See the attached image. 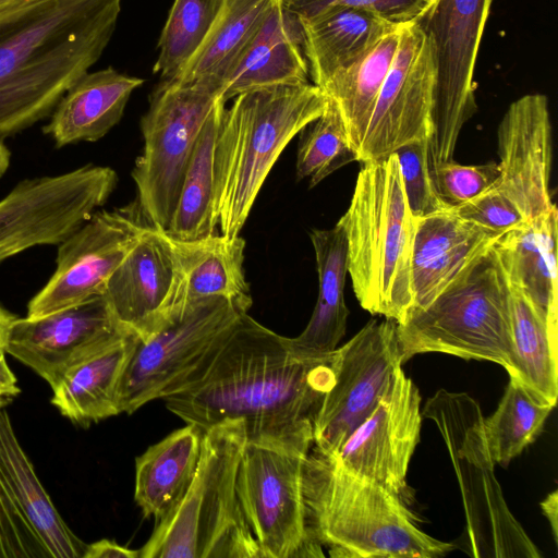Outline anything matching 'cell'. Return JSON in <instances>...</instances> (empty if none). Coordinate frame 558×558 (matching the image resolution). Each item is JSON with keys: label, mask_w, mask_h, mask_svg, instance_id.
<instances>
[{"label": "cell", "mask_w": 558, "mask_h": 558, "mask_svg": "<svg viewBox=\"0 0 558 558\" xmlns=\"http://www.w3.org/2000/svg\"><path fill=\"white\" fill-rule=\"evenodd\" d=\"M15 318L16 317L11 313L0 306V342L4 343L8 330Z\"/></svg>", "instance_id": "cell-45"}, {"label": "cell", "mask_w": 558, "mask_h": 558, "mask_svg": "<svg viewBox=\"0 0 558 558\" xmlns=\"http://www.w3.org/2000/svg\"><path fill=\"white\" fill-rule=\"evenodd\" d=\"M427 2L428 0H283L286 9L299 21L308 20L326 9L340 7L367 11L393 24L413 21Z\"/></svg>", "instance_id": "cell-40"}, {"label": "cell", "mask_w": 558, "mask_h": 558, "mask_svg": "<svg viewBox=\"0 0 558 558\" xmlns=\"http://www.w3.org/2000/svg\"><path fill=\"white\" fill-rule=\"evenodd\" d=\"M558 211L502 233L493 243L511 286L519 289L557 335Z\"/></svg>", "instance_id": "cell-25"}, {"label": "cell", "mask_w": 558, "mask_h": 558, "mask_svg": "<svg viewBox=\"0 0 558 558\" xmlns=\"http://www.w3.org/2000/svg\"><path fill=\"white\" fill-rule=\"evenodd\" d=\"M86 546L56 509L0 408V557L83 558Z\"/></svg>", "instance_id": "cell-16"}, {"label": "cell", "mask_w": 558, "mask_h": 558, "mask_svg": "<svg viewBox=\"0 0 558 558\" xmlns=\"http://www.w3.org/2000/svg\"><path fill=\"white\" fill-rule=\"evenodd\" d=\"M395 154L409 209L414 219L451 209L439 196L434 184L428 159V138L409 142Z\"/></svg>", "instance_id": "cell-38"}, {"label": "cell", "mask_w": 558, "mask_h": 558, "mask_svg": "<svg viewBox=\"0 0 558 558\" xmlns=\"http://www.w3.org/2000/svg\"><path fill=\"white\" fill-rule=\"evenodd\" d=\"M349 208L338 220L348 246V274L360 305L401 324L412 308V216L397 155L362 163Z\"/></svg>", "instance_id": "cell-5"}, {"label": "cell", "mask_w": 558, "mask_h": 558, "mask_svg": "<svg viewBox=\"0 0 558 558\" xmlns=\"http://www.w3.org/2000/svg\"><path fill=\"white\" fill-rule=\"evenodd\" d=\"M307 453L246 441L236 495L262 558L324 557L305 523L302 469Z\"/></svg>", "instance_id": "cell-12"}, {"label": "cell", "mask_w": 558, "mask_h": 558, "mask_svg": "<svg viewBox=\"0 0 558 558\" xmlns=\"http://www.w3.org/2000/svg\"><path fill=\"white\" fill-rule=\"evenodd\" d=\"M333 380L335 351L303 353L291 338L247 312L205 373L162 400L185 423L207 429L241 420L247 441L307 453L315 417Z\"/></svg>", "instance_id": "cell-1"}, {"label": "cell", "mask_w": 558, "mask_h": 558, "mask_svg": "<svg viewBox=\"0 0 558 558\" xmlns=\"http://www.w3.org/2000/svg\"><path fill=\"white\" fill-rule=\"evenodd\" d=\"M129 335L101 294L39 318H15L4 350L52 389L70 368Z\"/></svg>", "instance_id": "cell-18"}, {"label": "cell", "mask_w": 558, "mask_h": 558, "mask_svg": "<svg viewBox=\"0 0 558 558\" xmlns=\"http://www.w3.org/2000/svg\"><path fill=\"white\" fill-rule=\"evenodd\" d=\"M279 1L221 0L216 21L202 47L178 76L165 82L187 84L206 80L221 87L229 69Z\"/></svg>", "instance_id": "cell-31"}, {"label": "cell", "mask_w": 558, "mask_h": 558, "mask_svg": "<svg viewBox=\"0 0 558 558\" xmlns=\"http://www.w3.org/2000/svg\"><path fill=\"white\" fill-rule=\"evenodd\" d=\"M244 422L205 429L196 474L181 501L138 549L140 558H262L236 495Z\"/></svg>", "instance_id": "cell-6"}, {"label": "cell", "mask_w": 558, "mask_h": 558, "mask_svg": "<svg viewBox=\"0 0 558 558\" xmlns=\"http://www.w3.org/2000/svg\"><path fill=\"white\" fill-rule=\"evenodd\" d=\"M173 278L174 263L167 235L146 222L109 278L104 296L118 323L143 341L167 322Z\"/></svg>", "instance_id": "cell-21"}, {"label": "cell", "mask_w": 558, "mask_h": 558, "mask_svg": "<svg viewBox=\"0 0 558 558\" xmlns=\"http://www.w3.org/2000/svg\"><path fill=\"white\" fill-rule=\"evenodd\" d=\"M326 105V95L311 82L233 98L223 111L214 154V219L221 234L240 235L280 154Z\"/></svg>", "instance_id": "cell-4"}, {"label": "cell", "mask_w": 558, "mask_h": 558, "mask_svg": "<svg viewBox=\"0 0 558 558\" xmlns=\"http://www.w3.org/2000/svg\"><path fill=\"white\" fill-rule=\"evenodd\" d=\"M4 355V343L0 342V408L10 403L21 391Z\"/></svg>", "instance_id": "cell-43"}, {"label": "cell", "mask_w": 558, "mask_h": 558, "mask_svg": "<svg viewBox=\"0 0 558 558\" xmlns=\"http://www.w3.org/2000/svg\"><path fill=\"white\" fill-rule=\"evenodd\" d=\"M422 417L420 392L400 367L372 413L336 450L323 453L401 496Z\"/></svg>", "instance_id": "cell-19"}, {"label": "cell", "mask_w": 558, "mask_h": 558, "mask_svg": "<svg viewBox=\"0 0 558 558\" xmlns=\"http://www.w3.org/2000/svg\"><path fill=\"white\" fill-rule=\"evenodd\" d=\"M403 362L438 352L464 360L490 361L517 378L510 284L492 244L427 306L397 324Z\"/></svg>", "instance_id": "cell-7"}, {"label": "cell", "mask_w": 558, "mask_h": 558, "mask_svg": "<svg viewBox=\"0 0 558 558\" xmlns=\"http://www.w3.org/2000/svg\"><path fill=\"white\" fill-rule=\"evenodd\" d=\"M122 0H35L0 14V141L50 116L98 61Z\"/></svg>", "instance_id": "cell-2"}, {"label": "cell", "mask_w": 558, "mask_h": 558, "mask_svg": "<svg viewBox=\"0 0 558 558\" xmlns=\"http://www.w3.org/2000/svg\"><path fill=\"white\" fill-rule=\"evenodd\" d=\"M318 274V296L304 330L291 338L303 353L325 355L333 352L345 332L349 310L344 302L348 275V246L343 228L314 229L310 233Z\"/></svg>", "instance_id": "cell-29"}, {"label": "cell", "mask_w": 558, "mask_h": 558, "mask_svg": "<svg viewBox=\"0 0 558 558\" xmlns=\"http://www.w3.org/2000/svg\"><path fill=\"white\" fill-rule=\"evenodd\" d=\"M493 1L428 0L412 21L429 39L436 69L430 170L453 159L459 134L477 111L474 70Z\"/></svg>", "instance_id": "cell-11"}, {"label": "cell", "mask_w": 558, "mask_h": 558, "mask_svg": "<svg viewBox=\"0 0 558 558\" xmlns=\"http://www.w3.org/2000/svg\"><path fill=\"white\" fill-rule=\"evenodd\" d=\"M510 304L517 379L539 399L555 405L558 398L557 335L524 294L511 284Z\"/></svg>", "instance_id": "cell-34"}, {"label": "cell", "mask_w": 558, "mask_h": 558, "mask_svg": "<svg viewBox=\"0 0 558 558\" xmlns=\"http://www.w3.org/2000/svg\"><path fill=\"white\" fill-rule=\"evenodd\" d=\"M204 433L186 423L136 458L134 500L145 518L159 522L184 497L196 474Z\"/></svg>", "instance_id": "cell-28"}, {"label": "cell", "mask_w": 558, "mask_h": 558, "mask_svg": "<svg viewBox=\"0 0 558 558\" xmlns=\"http://www.w3.org/2000/svg\"><path fill=\"white\" fill-rule=\"evenodd\" d=\"M422 416L439 430L458 478L465 527L456 547L476 558H539L495 475L480 404L465 392L440 389L426 401Z\"/></svg>", "instance_id": "cell-8"}, {"label": "cell", "mask_w": 558, "mask_h": 558, "mask_svg": "<svg viewBox=\"0 0 558 558\" xmlns=\"http://www.w3.org/2000/svg\"><path fill=\"white\" fill-rule=\"evenodd\" d=\"M498 236L461 218L452 208L417 219L411 262L413 304L410 312L427 306Z\"/></svg>", "instance_id": "cell-23"}, {"label": "cell", "mask_w": 558, "mask_h": 558, "mask_svg": "<svg viewBox=\"0 0 558 558\" xmlns=\"http://www.w3.org/2000/svg\"><path fill=\"white\" fill-rule=\"evenodd\" d=\"M83 558H140V551L114 541L100 539L86 546Z\"/></svg>", "instance_id": "cell-42"}, {"label": "cell", "mask_w": 558, "mask_h": 558, "mask_svg": "<svg viewBox=\"0 0 558 558\" xmlns=\"http://www.w3.org/2000/svg\"><path fill=\"white\" fill-rule=\"evenodd\" d=\"M401 25L386 34L364 57L336 74L322 88L337 106L356 155L397 53Z\"/></svg>", "instance_id": "cell-32"}, {"label": "cell", "mask_w": 558, "mask_h": 558, "mask_svg": "<svg viewBox=\"0 0 558 558\" xmlns=\"http://www.w3.org/2000/svg\"><path fill=\"white\" fill-rule=\"evenodd\" d=\"M352 161H357V155L337 106L327 98L323 113L300 132L296 178L307 179L314 187Z\"/></svg>", "instance_id": "cell-37"}, {"label": "cell", "mask_w": 558, "mask_h": 558, "mask_svg": "<svg viewBox=\"0 0 558 558\" xmlns=\"http://www.w3.org/2000/svg\"><path fill=\"white\" fill-rule=\"evenodd\" d=\"M11 153L9 148L0 141V178L7 172L10 166Z\"/></svg>", "instance_id": "cell-46"}, {"label": "cell", "mask_w": 558, "mask_h": 558, "mask_svg": "<svg viewBox=\"0 0 558 558\" xmlns=\"http://www.w3.org/2000/svg\"><path fill=\"white\" fill-rule=\"evenodd\" d=\"M439 196L450 207L464 204L489 189L499 177L498 162L464 166L453 159L430 170Z\"/></svg>", "instance_id": "cell-39"}, {"label": "cell", "mask_w": 558, "mask_h": 558, "mask_svg": "<svg viewBox=\"0 0 558 558\" xmlns=\"http://www.w3.org/2000/svg\"><path fill=\"white\" fill-rule=\"evenodd\" d=\"M226 109L221 98L206 120L187 163L177 206L166 231L170 238L191 241L217 233L214 219V154Z\"/></svg>", "instance_id": "cell-33"}, {"label": "cell", "mask_w": 558, "mask_h": 558, "mask_svg": "<svg viewBox=\"0 0 558 558\" xmlns=\"http://www.w3.org/2000/svg\"><path fill=\"white\" fill-rule=\"evenodd\" d=\"M137 340L129 335L70 368L52 388L51 403L81 425L120 414L119 383Z\"/></svg>", "instance_id": "cell-30"}, {"label": "cell", "mask_w": 558, "mask_h": 558, "mask_svg": "<svg viewBox=\"0 0 558 558\" xmlns=\"http://www.w3.org/2000/svg\"><path fill=\"white\" fill-rule=\"evenodd\" d=\"M403 363L397 322L371 319L335 350V380L313 424L312 448L336 450L372 413Z\"/></svg>", "instance_id": "cell-14"}, {"label": "cell", "mask_w": 558, "mask_h": 558, "mask_svg": "<svg viewBox=\"0 0 558 558\" xmlns=\"http://www.w3.org/2000/svg\"><path fill=\"white\" fill-rule=\"evenodd\" d=\"M499 177L489 187L529 221L554 208L553 133L548 99L527 94L506 110L497 129Z\"/></svg>", "instance_id": "cell-20"}, {"label": "cell", "mask_w": 558, "mask_h": 558, "mask_svg": "<svg viewBox=\"0 0 558 558\" xmlns=\"http://www.w3.org/2000/svg\"><path fill=\"white\" fill-rule=\"evenodd\" d=\"M461 218L495 234L502 233L527 221L519 209L492 189L475 198L452 207Z\"/></svg>", "instance_id": "cell-41"}, {"label": "cell", "mask_w": 558, "mask_h": 558, "mask_svg": "<svg viewBox=\"0 0 558 558\" xmlns=\"http://www.w3.org/2000/svg\"><path fill=\"white\" fill-rule=\"evenodd\" d=\"M143 83L111 66L87 72L58 102L43 132L56 147L96 142L119 123L130 96Z\"/></svg>", "instance_id": "cell-26"}, {"label": "cell", "mask_w": 558, "mask_h": 558, "mask_svg": "<svg viewBox=\"0 0 558 558\" xmlns=\"http://www.w3.org/2000/svg\"><path fill=\"white\" fill-rule=\"evenodd\" d=\"M243 313L223 298H205L170 317L146 340L138 339L119 383V412L131 414L197 380Z\"/></svg>", "instance_id": "cell-10"}, {"label": "cell", "mask_w": 558, "mask_h": 558, "mask_svg": "<svg viewBox=\"0 0 558 558\" xmlns=\"http://www.w3.org/2000/svg\"><path fill=\"white\" fill-rule=\"evenodd\" d=\"M435 85L429 39L412 21L402 24L397 53L378 94L357 161H378L409 142L428 138Z\"/></svg>", "instance_id": "cell-17"}, {"label": "cell", "mask_w": 558, "mask_h": 558, "mask_svg": "<svg viewBox=\"0 0 558 558\" xmlns=\"http://www.w3.org/2000/svg\"><path fill=\"white\" fill-rule=\"evenodd\" d=\"M308 82L302 26L281 0L229 69L221 88L227 102L245 92Z\"/></svg>", "instance_id": "cell-24"}, {"label": "cell", "mask_w": 558, "mask_h": 558, "mask_svg": "<svg viewBox=\"0 0 558 558\" xmlns=\"http://www.w3.org/2000/svg\"><path fill=\"white\" fill-rule=\"evenodd\" d=\"M166 235L174 263L167 320L189 304L210 296L223 298L248 312L253 301L244 272L245 241L240 235L215 233L191 241Z\"/></svg>", "instance_id": "cell-22"}, {"label": "cell", "mask_w": 558, "mask_h": 558, "mask_svg": "<svg viewBox=\"0 0 558 558\" xmlns=\"http://www.w3.org/2000/svg\"><path fill=\"white\" fill-rule=\"evenodd\" d=\"M312 83L320 89L398 25L371 12L329 8L300 21Z\"/></svg>", "instance_id": "cell-27"}, {"label": "cell", "mask_w": 558, "mask_h": 558, "mask_svg": "<svg viewBox=\"0 0 558 558\" xmlns=\"http://www.w3.org/2000/svg\"><path fill=\"white\" fill-rule=\"evenodd\" d=\"M221 98V87L206 80L160 81L150 95L141 119L144 147L132 179L142 215L157 230L169 226L196 140Z\"/></svg>", "instance_id": "cell-9"}, {"label": "cell", "mask_w": 558, "mask_h": 558, "mask_svg": "<svg viewBox=\"0 0 558 558\" xmlns=\"http://www.w3.org/2000/svg\"><path fill=\"white\" fill-rule=\"evenodd\" d=\"M541 509L544 515L547 518L551 533L554 536V541L557 544L558 541V492L557 489L553 490L550 494L546 496V498L541 502Z\"/></svg>", "instance_id": "cell-44"}, {"label": "cell", "mask_w": 558, "mask_h": 558, "mask_svg": "<svg viewBox=\"0 0 558 558\" xmlns=\"http://www.w3.org/2000/svg\"><path fill=\"white\" fill-rule=\"evenodd\" d=\"M146 222L136 201L96 210L58 244L56 270L29 301L26 317L39 318L104 294Z\"/></svg>", "instance_id": "cell-15"}, {"label": "cell", "mask_w": 558, "mask_h": 558, "mask_svg": "<svg viewBox=\"0 0 558 558\" xmlns=\"http://www.w3.org/2000/svg\"><path fill=\"white\" fill-rule=\"evenodd\" d=\"M35 0H0V14L12 11Z\"/></svg>", "instance_id": "cell-47"}, {"label": "cell", "mask_w": 558, "mask_h": 558, "mask_svg": "<svg viewBox=\"0 0 558 558\" xmlns=\"http://www.w3.org/2000/svg\"><path fill=\"white\" fill-rule=\"evenodd\" d=\"M302 489L308 535L331 557L436 558L457 548L418 529L399 495L312 447Z\"/></svg>", "instance_id": "cell-3"}, {"label": "cell", "mask_w": 558, "mask_h": 558, "mask_svg": "<svg viewBox=\"0 0 558 558\" xmlns=\"http://www.w3.org/2000/svg\"><path fill=\"white\" fill-rule=\"evenodd\" d=\"M554 407L519 379L509 377L496 411L484 417L485 437L495 464H509L532 444Z\"/></svg>", "instance_id": "cell-35"}, {"label": "cell", "mask_w": 558, "mask_h": 558, "mask_svg": "<svg viewBox=\"0 0 558 558\" xmlns=\"http://www.w3.org/2000/svg\"><path fill=\"white\" fill-rule=\"evenodd\" d=\"M221 0H174L158 40L153 68L161 81H171L198 51L216 21Z\"/></svg>", "instance_id": "cell-36"}, {"label": "cell", "mask_w": 558, "mask_h": 558, "mask_svg": "<svg viewBox=\"0 0 558 558\" xmlns=\"http://www.w3.org/2000/svg\"><path fill=\"white\" fill-rule=\"evenodd\" d=\"M118 174L87 165L24 179L0 201V263L37 245L60 244L110 197Z\"/></svg>", "instance_id": "cell-13"}]
</instances>
